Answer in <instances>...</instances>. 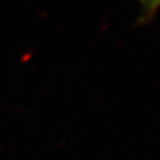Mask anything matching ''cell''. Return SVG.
Returning a JSON list of instances; mask_svg holds the SVG:
<instances>
[{"label":"cell","instance_id":"obj_1","mask_svg":"<svg viewBox=\"0 0 160 160\" xmlns=\"http://www.w3.org/2000/svg\"><path fill=\"white\" fill-rule=\"evenodd\" d=\"M142 9V22H149L160 8V0H138Z\"/></svg>","mask_w":160,"mask_h":160}]
</instances>
